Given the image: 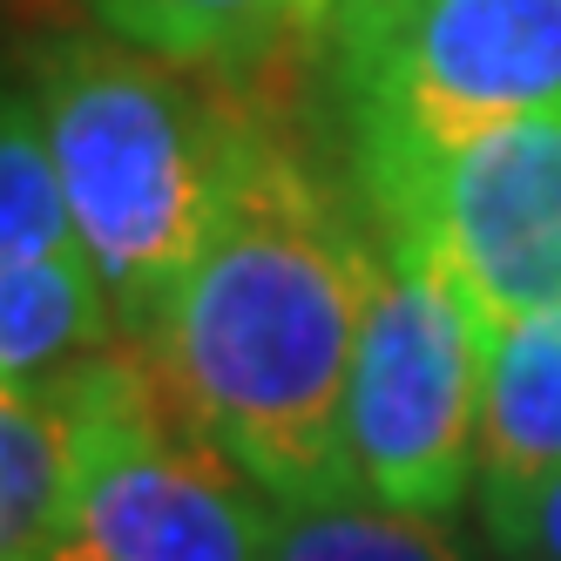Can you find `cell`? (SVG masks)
Returning <instances> with one entry per match:
<instances>
[{
    "label": "cell",
    "mask_w": 561,
    "mask_h": 561,
    "mask_svg": "<svg viewBox=\"0 0 561 561\" xmlns=\"http://www.w3.org/2000/svg\"><path fill=\"white\" fill-rule=\"evenodd\" d=\"M366 217L257 102L204 251L129 332L190 420L277 501L352 488L345 386L386 271Z\"/></svg>",
    "instance_id": "1"
},
{
    "label": "cell",
    "mask_w": 561,
    "mask_h": 561,
    "mask_svg": "<svg viewBox=\"0 0 561 561\" xmlns=\"http://www.w3.org/2000/svg\"><path fill=\"white\" fill-rule=\"evenodd\" d=\"M82 433L61 379L0 386V561H42L68 520Z\"/></svg>",
    "instance_id": "10"
},
{
    "label": "cell",
    "mask_w": 561,
    "mask_h": 561,
    "mask_svg": "<svg viewBox=\"0 0 561 561\" xmlns=\"http://www.w3.org/2000/svg\"><path fill=\"white\" fill-rule=\"evenodd\" d=\"M264 561H473V554L454 535V514H420L339 488L277 501Z\"/></svg>",
    "instance_id": "11"
},
{
    "label": "cell",
    "mask_w": 561,
    "mask_h": 561,
    "mask_svg": "<svg viewBox=\"0 0 561 561\" xmlns=\"http://www.w3.org/2000/svg\"><path fill=\"white\" fill-rule=\"evenodd\" d=\"M352 176L561 108V0H339Z\"/></svg>",
    "instance_id": "4"
},
{
    "label": "cell",
    "mask_w": 561,
    "mask_h": 561,
    "mask_svg": "<svg viewBox=\"0 0 561 561\" xmlns=\"http://www.w3.org/2000/svg\"><path fill=\"white\" fill-rule=\"evenodd\" d=\"M82 460L68 520L42 561H264L277 494L190 420L142 339H115L55 373Z\"/></svg>",
    "instance_id": "3"
},
{
    "label": "cell",
    "mask_w": 561,
    "mask_h": 561,
    "mask_svg": "<svg viewBox=\"0 0 561 561\" xmlns=\"http://www.w3.org/2000/svg\"><path fill=\"white\" fill-rule=\"evenodd\" d=\"M27 89L55 142L75 244L102 271L123 332H142L224 210L257 115L251 68L183 61L102 27L34 48Z\"/></svg>",
    "instance_id": "2"
},
{
    "label": "cell",
    "mask_w": 561,
    "mask_h": 561,
    "mask_svg": "<svg viewBox=\"0 0 561 561\" xmlns=\"http://www.w3.org/2000/svg\"><path fill=\"white\" fill-rule=\"evenodd\" d=\"M386 237V230H379ZM488 325L420 244L386 237L345 386V480L373 501L454 514L480 467Z\"/></svg>",
    "instance_id": "5"
},
{
    "label": "cell",
    "mask_w": 561,
    "mask_h": 561,
    "mask_svg": "<svg viewBox=\"0 0 561 561\" xmlns=\"http://www.w3.org/2000/svg\"><path fill=\"white\" fill-rule=\"evenodd\" d=\"M82 8L142 48L217 68H264L305 48L339 14V0H82Z\"/></svg>",
    "instance_id": "9"
},
{
    "label": "cell",
    "mask_w": 561,
    "mask_h": 561,
    "mask_svg": "<svg viewBox=\"0 0 561 561\" xmlns=\"http://www.w3.org/2000/svg\"><path fill=\"white\" fill-rule=\"evenodd\" d=\"M68 244H75V217H68L42 102L27 82L0 75V264L68 251Z\"/></svg>",
    "instance_id": "12"
},
{
    "label": "cell",
    "mask_w": 561,
    "mask_h": 561,
    "mask_svg": "<svg viewBox=\"0 0 561 561\" xmlns=\"http://www.w3.org/2000/svg\"><path fill=\"white\" fill-rule=\"evenodd\" d=\"M115 339L123 311L82 244L0 264V386H42Z\"/></svg>",
    "instance_id": "7"
},
{
    "label": "cell",
    "mask_w": 561,
    "mask_h": 561,
    "mask_svg": "<svg viewBox=\"0 0 561 561\" xmlns=\"http://www.w3.org/2000/svg\"><path fill=\"white\" fill-rule=\"evenodd\" d=\"M561 467V305L488 325L480 366V480Z\"/></svg>",
    "instance_id": "8"
},
{
    "label": "cell",
    "mask_w": 561,
    "mask_h": 561,
    "mask_svg": "<svg viewBox=\"0 0 561 561\" xmlns=\"http://www.w3.org/2000/svg\"><path fill=\"white\" fill-rule=\"evenodd\" d=\"M386 237L447 264L480 325L561 305V108L358 183Z\"/></svg>",
    "instance_id": "6"
},
{
    "label": "cell",
    "mask_w": 561,
    "mask_h": 561,
    "mask_svg": "<svg viewBox=\"0 0 561 561\" xmlns=\"http://www.w3.org/2000/svg\"><path fill=\"white\" fill-rule=\"evenodd\" d=\"M480 520L501 561H561V467L535 480H480Z\"/></svg>",
    "instance_id": "13"
}]
</instances>
